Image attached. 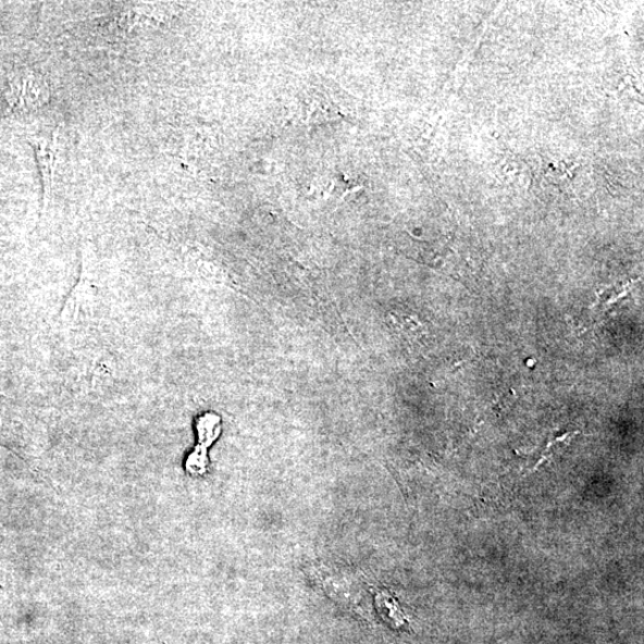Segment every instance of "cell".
Returning a JSON list of instances; mask_svg holds the SVG:
<instances>
[{
  "mask_svg": "<svg viewBox=\"0 0 644 644\" xmlns=\"http://www.w3.org/2000/svg\"><path fill=\"white\" fill-rule=\"evenodd\" d=\"M9 104L18 113H27L45 107L51 99V88L41 74L23 71L11 81L8 95Z\"/></svg>",
  "mask_w": 644,
  "mask_h": 644,
  "instance_id": "obj_1",
  "label": "cell"
},
{
  "mask_svg": "<svg viewBox=\"0 0 644 644\" xmlns=\"http://www.w3.org/2000/svg\"><path fill=\"white\" fill-rule=\"evenodd\" d=\"M58 135L57 129L51 138H41L34 144L37 166H39L42 181L44 198L47 205L53 190L54 173L58 158Z\"/></svg>",
  "mask_w": 644,
  "mask_h": 644,
  "instance_id": "obj_2",
  "label": "cell"
},
{
  "mask_svg": "<svg viewBox=\"0 0 644 644\" xmlns=\"http://www.w3.org/2000/svg\"><path fill=\"white\" fill-rule=\"evenodd\" d=\"M197 432L201 433L205 441L200 438V445L188 458L187 470L193 475H203L207 470V448L212 444L220 433V419L214 414L203 416L197 424Z\"/></svg>",
  "mask_w": 644,
  "mask_h": 644,
  "instance_id": "obj_3",
  "label": "cell"
},
{
  "mask_svg": "<svg viewBox=\"0 0 644 644\" xmlns=\"http://www.w3.org/2000/svg\"><path fill=\"white\" fill-rule=\"evenodd\" d=\"M153 17L145 9H132L115 17L114 24L122 30L131 32L136 28L151 26Z\"/></svg>",
  "mask_w": 644,
  "mask_h": 644,
  "instance_id": "obj_4",
  "label": "cell"
}]
</instances>
